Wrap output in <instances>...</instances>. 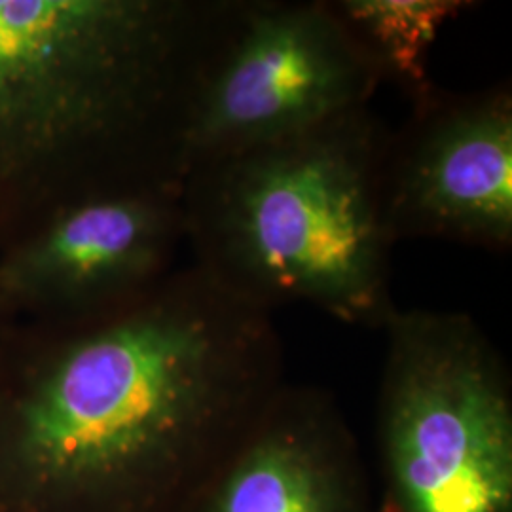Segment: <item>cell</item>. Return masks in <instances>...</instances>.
I'll return each mask as SVG.
<instances>
[{"label":"cell","mask_w":512,"mask_h":512,"mask_svg":"<svg viewBox=\"0 0 512 512\" xmlns=\"http://www.w3.org/2000/svg\"><path fill=\"white\" fill-rule=\"evenodd\" d=\"M382 207L393 239L512 247V90L433 92L387 133Z\"/></svg>","instance_id":"8992f818"},{"label":"cell","mask_w":512,"mask_h":512,"mask_svg":"<svg viewBox=\"0 0 512 512\" xmlns=\"http://www.w3.org/2000/svg\"><path fill=\"white\" fill-rule=\"evenodd\" d=\"M226 0H0V253L61 211L183 186Z\"/></svg>","instance_id":"7a4b0ae2"},{"label":"cell","mask_w":512,"mask_h":512,"mask_svg":"<svg viewBox=\"0 0 512 512\" xmlns=\"http://www.w3.org/2000/svg\"><path fill=\"white\" fill-rule=\"evenodd\" d=\"M380 86L329 0H228L192 93L184 175L370 107Z\"/></svg>","instance_id":"5b68a950"},{"label":"cell","mask_w":512,"mask_h":512,"mask_svg":"<svg viewBox=\"0 0 512 512\" xmlns=\"http://www.w3.org/2000/svg\"><path fill=\"white\" fill-rule=\"evenodd\" d=\"M382 84L401 88L412 103L435 90L427 59L440 31L471 12V0H329Z\"/></svg>","instance_id":"9c48e42d"},{"label":"cell","mask_w":512,"mask_h":512,"mask_svg":"<svg viewBox=\"0 0 512 512\" xmlns=\"http://www.w3.org/2000/svg\"><path fill=\"white\" fill-rule=\"evenodd\" d=\"M186 512H376V497L334 397L285 382Z\"/></svg>","instance_id":"ba28073f"},{"label":"cell","mask_w":512,"mask_h":512,"mask_svg":"<svg viewBox=\"0 0 512 512\" xmlns=\"http://www.w3.org/2000/svg\"><path fill=\"white\" fill-rule=\"evenodd\" d=\"M387 129L370 107L186 171L192 264L260 310L310 304L382 330L397 311L382 207Z\"/></svg>","instance_id":"3957f363"},{"label":"cell","mask_w":512,"mask_h":512,"mask_svg":"<svg viewBox=\"0 0 512 512\" xmlns=\"http://www.w3.org/2000/svg\"><path fill=\"white\" fill-rule=\"evenodd\" d=\"M376 512H512V384L463 311L401 310L385 323Z\"/></svg>","instance_id":"277c9868"},{"label":"cell","mask_w":512,"mask_h":512,"mask_svg":"<svg viewBox=\"0 0 512 512\" xmlns=\"http://www.w3.org/2000/svg\"><path fill=\"white\" fill-rule=\"evenodd\" d=\"M12 323H16V321H14L12 313L8 311L6 304H4L2 298H0V330L4 329V327H8V325H12Z\"/></svg>","instance_id":"30bf717a"},{"label":"cell","mask_w":512,"mask_h":512,"mask_svg":"<svg viewBox=\"0 0 512 512\" xmlns=\"http://www.w3.org/2000/svg\"><path fill=\"white\" fill-rule=\"evenodd\" d=\"M274 313L192 262L122 310L0 330V512H186L283 387Z\"/></svg>","instance_id":"6da1fadb"},{"label":"cell","mask_w":512,"mask_h":512,"mask_svg":"<svg viewBox=\"0 0 512 512\" xmlns=\"http://www.w3.org/2000/svg\"><path fill=\"white\" fill-rule=\"evenodd\" d=\"M181 245L183 186L90 198L0 253V298L14 321L99 319L175 272Z\"/></svg>","instance_id":"52a82bcc"}]
</instances>
